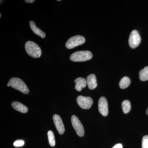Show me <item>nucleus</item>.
Listing matches in <instances>:
<instances>
[{
    "instance_id": "obj_11",
    "label": "nucleus",
    "mask_w": 148,
    "mask_h": 148,
    "mask_svg": "<svg viewBox=\"0 0 148 148\" xmlns=\"http://www.w3.org/2000/svg\"><path fill=\"white\" fill-rule=\"evenodd\" d=\"M76 84L75 89L78 91H81L82 88H84L87 85L86 80L82 77H78L75 80Z\"/></svg>"
},
{
    "instance_id": "obj_8",
    "label": "nucleus",
    "mask_w": 148,
    "mask_h": 148,
    "mask_svg": "<svg viewBox=\"0 0 148 148\" xmlns=\"http://www.w3.org/2000/svg\"><path fill=\"white\" fill-rule=\"evenodd\" d=\"M98 110L103 116H107L108 114V101L105 97H101L98 101Z\"/></svg>"
},
{
    "instance_id": "obj_19",
    "label": "nucleus",
    "mask_w": 148,
    "mask_h": 148,
    "mask_svg": "<svg viewBox=\"0 0 148 148\" xmlns=\"http://www.w3.org/2000/svg\"><path fill=\"white\" fill-rule=\"evenodd\" d=\"M24 142L22 140H17L14 143L13 145L15 147H21L24 145Z\"/></svg>"
},
{
    "instance_id": "obj_17",
    "label": "nucleus",
    "mask_w": 148,
    "mask_h": 148,
    "mask_svg": "<svg viewBox=\"0 0 148 148\" xmlns=\"http://www.w3.org/2000/svg\"><path fill=\"white\" fill-rule=\"evenodd\" d=\"M47 135L49 145L51 147H54L55 145V140L53 132L49 130L48 132Z\"/></svg>"
},
{
    "instance_id": "obj_18",
    "label": "nucleus",
    "mask_w": 148,
    "mask_h": 148,
    "mask_svg": "<svg viewBox=\"0 0 148 148\" xmlns=\"http://www.w3.org/2000/svg\"><path fill=\"white\" fill-rule=\"evenodd\" d=\"M142 148H148V135H145L143 138Z\"/></svg>"
},
{
    "instance_id": "obj_7",
    "label": "nucleus",
    "mask_w": 148,
    "mask_h": 148,
    "mask_svg": "<svg viewBox=\"0 0 148 148\" xmlns=\"http://www.w3.org/2000/svg\"><path fill=\"white\" fill-rule=\"evenodd\" d=\"M77 101L79 106L84 109H90L93 104V101L90 97L82 95H80L77 98Z\"/></svg>"
},
{
    "instance_id": "obj_13",
    "label": "nucleus",
    "mask_w": 148,
    "mask_h": 148,
    "mask_svg": "<svg viewBox=\"0 0 148 148\" xmlns=\"http://www.w3.org/2000/svg\"><path fill=\"white\" fill-rule=\"evenodd\" d=\"M12 106L13 108L18 112L23 113H26L28 111V108L22 103L18 102H14L12 103Z\"/></svg>"
},
{
    "instance_id": "obj_4",
    "label": "nucleus",
    "mask_w": 148,
    "mask_h": 148,
    "mask_svg": "<svg viewBox=\"0 0 148 148\" xmlns=\"http://www.w3.org/2000/svg\"><path fill=\"white\" fill-rule=\"evenodd\" d=\"M85 42V39L81 36H74L70 38L66 42V46L68 49H71L82 45Z\"/></svg>"
},
{
    "instance_id": "obj_12",
    "label": "nucleus",
    "mask_w": 148,
    "mask_h": 148,
    "mask_svg": "<svg viewBox=\"0 0 148 148\" xmlns=\"http://www.w3.org/2000/svg\"><path fill=\"white\" fill-rule=\"evenodd\" d=\"M31 29L34 33L36 34L41 37L42 38H44L46 37V34L45 32L42 31L39 28L37 27L34 21H31L29 23Z\"/></svg>"
},
{
    "instance_id": "obj_16",
    "label": "nucleus",
    "mask_w": 148,
    "mask_h": 148,
    "mask_svg": "<svg viewBox=\"0 0 148 148\" xmlns=\"http://www.w3.org/2000/svg\"><path fill=\"white\" fill-rule=\"evenodd\" d=\"M122 107L123 112L125 114L128 113L131 109V104L128 100H125L122 103Z\"/></svg>"
},
{
    "instance_id": "obj_10",
    "label": "nucleus",
    "mask_w": 148,
    "mask_h": 148,
    "mask_svg": "<svg viewBox=\"0 0 148 148\" xmlns=\"http://www.w3.org/2000/svg\"><path fill=\"white\" fill-rule=\"evenodd\" d=\"M86 82L88 88L91 90L95 89L97 86V80L94 74H90L87 77Z\"/></svg>"
},
{
    "instance_id": "obj_24",
    "label": "nucleus",
    "mask_w": 148,
    "mask_h": 148,
    "mask_svg": "<svg viewBox=\"0 0 148 148\" xmlns=\"http://www.w3.org/2000/svg\"><path fill=\"white\" fill-rule=\"evenodd\" d=\"M1 13L0 14V17H1Z\"/></svg>"
},
{
    "instance_id": "obj_6",
    "label": "nucleus",
    "mask_w": 148,
    "mask_h": 148,
    "mask_svg": "<svg viewBox=\"0 0 148 148\" xmlns=\"http://www.w3.org/2000/svg\"><path fill=\"white\" fill-rule=\"evenodd\" d=\"M72 125L77 135L83 137L84 135V130L83 125L79 119L76 116L73 115L71 117Z\"/></svg>"
},
{
    "instance_id": "obj_23",
    "label": "nucleus",
    "mask_w": 148,
    "mask_h": 148,
    "mask_svg": "<svg viewBox=\"0 0 148 148\" xmlns=\"http://www.w3.org/2000/svg\"><path fill=\"white\" fill-rule=\"evenodd\" d=\"M7 86H10V84H9L8 83V84H7Z\"/></svg>"
},
{
    "instance_id": "obj_2",
    "label": "nucleus",
    "mask_w": 148,
    "mask_h": 148,
    "mask_svg": "<svg viewBox=\"0 0 148 148\" xmlns=\"http://www.w3.org/2000/svg\"><path fill=\"white\" fill-rule=\"evenodd\" d=\"M92 57V53L89 51H81L71 54L70 59L73 62H83L90 60Z\"/></svg>"
},
{
    "instance_id": "obj_1",
    "label": "nucleus",
    "mask_w": 148,
    "mask_h": 148,
    "mask_svg": "<svg viewBox=\"0 0 148 148\" xmlns=\"http://www.w3.org/2000/svg\"><path fill=\"white\" fill-rule=\"evenodd\" d=\"M25 48L28 55L34 58L40 57L42 54L41 49L36 43L28 41L25 44Z\"/></svg>"
},
{
    "instance_id": "obj_21",
    "label": "nucleus",
    "mask_w": 148,
    "mask_h": 148,
    "mask_svg": "<svg viewBox=\"0 0 148 148\" xmlns=\"http://www.w3.org/2000/svg\"><path fill=\"white\" fill-rule=\"evenodd\" d=\"M35 1L34 0H26V1H25L27 3H33L34 2H35Z\"/></svg>"
},
{
    "instance_id": "obj_3",
    "label": "nucleus",
    "mask_w": 148,
    "mask_h": 148,
    "mask_svg": "<svg viewBox=\"0 0 148 148\" xmlns=\"http://www.w3.org/2000/svg\"><path fill=\"white\" fill-rule=\"evenodd\" d=\"M8 84L10 86L15 89H17L24 94H27L29 93V90L28 86L22 80L18 78H12Z\"/></svg>"
},
{
    "instance_id": "obj_14",
    "label": "nucleus",
    "mask_w": 148,
    "mask_h": 148,
    "mask_svg": "<svg viewBox=\"0 0 148 148\" xmlns=\"http://www.w3.org/2000/svg\"><path fill=\"white\" fill-rule=\"evenodd\" d=\"M140 79L142 81L148 80V66H146L139 72Z\"/></svg>"
},
{
    "instance_id": "obj_9",
    "label": "nucleus",
    "mask_w": 148,
    "mask_h": 148,
    "mask_svg": "<svg viewBox=\"0 0 148 148\" xmlns=\"http://www.w3.org/2000/svg\"><path fill=\"white\" fill-rule=\"evenodd\" d=\"M53 119L56 127L59 134L61 135L64 134L65 132V127L61 117L58 115L54 114Z\"/></svg>"
},
{
    "instance_id": "obj_22",
    "label": "nucleus",
    "mask_w": 148,
    "mask_h": 148,
    "mask_svg": "<svg viewBox=\"0 0 148 148\" xmlns=\"http://www.w3.org/2000/svg\"><path fill=\"white\" fill-rule=\"evenodd\" d=\"M146 113H147V114L148 115V108L147 109V110H146Z\"/></svg>"
},
{
    "instance_id": "obj_5",
    "label": "nucleus",
    "mask_w": 148,
    "mask_h": 148,
    "mask_svg": "<svg viewBox=\"0 0 148 148\" xmlns=\"http://www.w3.org/2000/svg\"><path fill=\"white\" fill-rule=\"evenodd\" d=\"M141 38L140 34L137 30H133L129 36L128 42L130 46L132 49L138 47L141 42Z\"/></svg>"
},
{
    "instance_id": "obj_15",
    "label": "nucleus",
    "mask_w": 148,
    "mask_h": 148,
    "mask_svg": "<svg viewBox=\"0 0 148 148\" xmlns=\"http://www.w3.org/2000/svg\"><path fill=\"white\" fill-rule=\"evenodd\" d=\"M130 83V80L128 77H124L119 82V86L122 89H124L128 87Z\"/></svg>"
},
{
    "instance_id": "obj_25",
    "label": "nucleus",
    "mask_w": 148,
    "mask_h": 148,
    "mask_svg": "<svg viewBox=\"0 0 148 148\" xmlns=\"http://www.w3.org/2000/svg\"><path fill=\"white\" fill-rule=\"evenodd\" d=\"M57 1H60V0H58Z\"/></svg>"
},
{
    "instance_id": "obj_20",
    "label": "nucleus",
    "mask_w": 148,
    "mask_h": 148,
    "mask_svg": "<svg viewBox=\"0 0 148 148\" xmlns=\"http://www.w3.org/2000/svg\"><path fill=\"white\" fill-rule=\"evenodd\" d=\"M112 148H123V145L121 144H117L114 146Z\"/></svg>"
}]
</instances>
